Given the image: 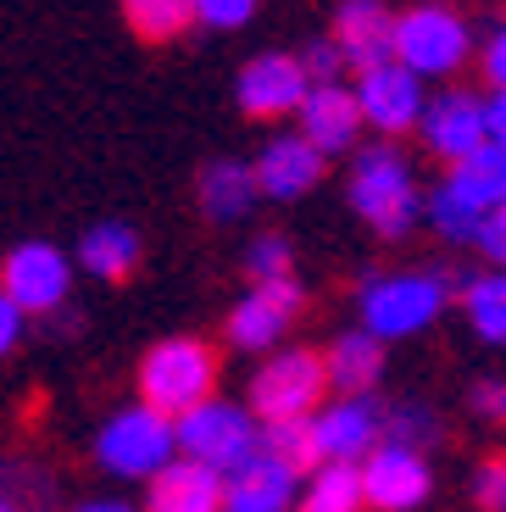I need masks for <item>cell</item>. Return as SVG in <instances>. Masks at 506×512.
Here are the masks:
<instances>
[{
  "label": "cell",
  "instance_id": "1",
  "mask_svg": "<svg viewBox=\"0 0 506 512\" xmlns=\"http://www.w3.org/2000/svg\"><path fill=\"white\" fill-rule=\"evenodd\" d=\"M345 195H351L356 218H362L373 234H384V240H401V234L423 218V206H429L418 195V173H412V162H406L390 140L356 151Z\"/></svg>",
  "mask_w": 506,
  "mask_h": 512
},
{
  "label": "cell",
  "instance_id": "2",
  "mask_svg": "<svg viewBox=\"0 0 506 512\" xmlns=\"http://www.w3.org/2000/svg\"><path fill=\"white\" fill-rule=\"evenodd\" d=\"M140 401L167 418H190L217 401V357L195 334H167L140 357Z\"/></svg>",
  "mask_w": 506,
  "mask_h": 512
},
{
  "label": "cell",
  "instance_id": "3",
  "mask_svg": "<svg viewBox=\"0 0 506 512\" xmlns=\"http://www.w3.org/2000/svg\"><path fill=\"white\" fill-rule=\"evenodd\" d=\"M451 301V279L434 268H401V273H379L367 279L356 295V312H362V329L379 334V340H412V334L434 329V318Z\"/></svg>",
  "mask_w": 506,
  "mask_h": 512
},
{
  "label": "cell",
  "instance_id": "4",
  "mask_svg": "<svg viewBox=\"0 0 506 512\" xmlns=\"http://www.w3.org/2000/svg\"><path fill=\"white\" fill-rule=\"evenodd\" d=\"M184 457L178 451V423L167 412L145 407H117L112 418L101 423V435H95V462H101L112 479H145L151 485L156 474H167L173 462Z\"/></svg>",
  "mask_w": 506,
  "mask_h": 512
},
{
  "label": "cell",
  "instance_id": "5",
  "mask_svg": "<svg viewBox=\"0 0 506 512\" xmlns=\"http://www.w3.org/2000/svg\"><path fill=\"white\" fill-rule=\"evenodd\" d=\"M334 390L323 351H273L262 368L251 373V412L262 423H301L323 412V396Z\"/></svg>",
  "mask_w": 506,
  "mask_h": 512
},
{
  "label": "cell",
  "instance_id": "6",
  "mask_svg": "<svg viewBox=\"0 0 506 512\" xmlns=\"http://www.w3.org/2000/svg\"><path fill=\"white\" fill-rule=\"evenodd\" d=\"M178 451L190 462H206L217 474H240L245 462L262 451V429H256V412L240 401H206L201 412L178 418Z\"/></svg>",
  "mask_w": 506,
  "mask_h": 512
},
{
  "label": "cell",
  "instance_id": "7",
  "mask_svg": "<svg viewBox=\"0 0 506 512\" xmlns=\"http://www.w3.org/2000/svg\"><path fill=\"white\" fill-rule=\"evenodd\" d=\"M468 56H473V34L451 6L423 0V6L401 12V23H395V62L401 67H412L418 78H451Z\"/></svg>",
  "mask_w": 506,
  "mask_h": 512
},
{
  "label": "cell",
  "instance_id": "8",
  "mask_svg": "<svg viewBox=\"0 0 506 512\" xmlns=\"http://www.w3.org/2000/svg\"><path fill=\"white\" fill-rule=\"evenodd\" d=\"M67 290H73V262H67L56 245L45 240H23L6 251V268H0V295L17 301L34 318H51L67 307Z\"/></svg>",
  "mask_w": 506,
  "mask_h": 512
},
{
  "label": "cell",
  "instance_id": "9",
  "mask_svg": "<svg viewBox=\"0 0 506 512\" xmlns=\"http://www.w3.org/2000/svg\"><path fill=\"white\" fill-rule=\"evenodd\" d=\"M418 140H423L429 156L462 167L468 156H479L484 145H490V101L462 95V90L434 95L429 112H423V123H418Z\"/></svg>",
  "mask_w": 506,
  "mask_h": 512
},
{
  "label": "cell",
  "instance_id": "10",
  "mask_svg": "<svg viewBox=\"0 0 506 512\" xmlns=\"http://www.w3.org/2000/svg\"><path fill=\"white\" fill-rule=\"evenodd\" d=\"M306 290L295 279H273V284H251V295H240L228 307V346L234 351H273L290 334L295 312H301Z\"/></svg>",
  "mask_w": 506,
  "mask_h": 512
},
{
  "label": "cell",
  "instance_id": "11",
  "mask_svg": "<svg viewBox=\"0 0 506 512\" xmlns=\"http://www.w3.org/2000/svg\"><path fill=\"white\" fill-rule=\"evenodd\" d=\"M356 101H362V117L373 134H418L423 112H429V95H423V78L401 62H384L373 73L356 78Z\"/></svg>",
  "mask_w": 506,
  "mask_h": 512
},
{
  "label": "cell",
  "instance_id": "12",
  "mask_svg": "<svg viewBox=\"0 0 506 512\" xmlns=\"http://www.w3.org/2000/svg\"><path fill=\"white\" fill-rule=\"evenodd\" d=\"M240 112L245 117H290L306 106L312 95V73H306L301 56H284V51H267V56H251L240 67Z\"/></svg>",
  "mask_w": 506,
  "mask_h": 512
},
{
  "label": "cell",
  "instance_id": "13",
  "mask_svg": "<svg viewBox=\"0 0 506 512\" xmlns=\"http://www.w3.org/2000/svg\"><path fill=\"white\" fill-rule=\"evenodd\" d=\"M362 490H367V507H373V512H412V507L429 501L434 468H429L423 451L379 446L373 457L362 462Z\"/></svg>",
  "mask_w": 506,
  "mask_h": 512
},
{
  "label": "cell",
  "instance_id": "14",
  "mask_svg": "<svg viewBox=\"0 0 506 512\" xmlns=\"http://www.w3.org/2000/svg\"><path fill=\"white\" fill-rule=\"evenodd\" d=\"M312 429L323 462H356L362 468L384 446V407H373V396H340L317 412Z\"/></svg>",
  "mask_w": 506,
  "mask_h": 512
},
{
  "label": "cell",
  "instance_id": "15",
  "mask_svg": "<svg viewBox=\"0 0 506 512\" xmlns=\"http://www.w3.org/2000/svg\"><path fill=\"white\" fill-rule=\"evenodd\" d=\"M395 23L384 0H340L334 12V45L345 51V62L356 73H373V67L395 62Z\"/></svg>",
  "mask_w": 506,
  "mask_h": 512
},
{
  "label": "cell",
  "instance_id": "16",
  "mask_svg": "<svg viewBox=\"0 0 506 512\" xmlns=\"http://www.w3.org/2000/svg\"><path fill=\"white\" fill-rule=\"evenodd\" d=\"M323 162L329 156L317 151L306 134H279L256 151V179H262L267 201H301L323 184Z\"/></svg>",
  "mask_w": 506,
  "mask_h": 512
},
{
  "label": "cell",
  "instance_id": "17",
  "mask_svg": "<svg viewBox=\"0 0 506 512\" xmlns=\"http://www.w3.org/2000/svg\"><path fill=\"white\" fill-rule=\"evenodd\" d=\"M362 128H367V117H362L356 90H345V84H312V95H306V106H301V134L317 151L345 156Z\"/></svg>",
  "mask_w": 506,
  "mask_h": 512
},
{
  "label": "cell",
  "instance_id": "18",
  "mask_svg": "<svg viewBox=\"0 0 506 512\" xmlns=\"http://www.w3.org/2000/svg\"><path fill=\"white\" fill-rule=\"evenodd\" d=\"M145 512H228V479L217 468H206V462L178 457L167 474L151 479Z\"/></svg>",
  "mask_w": 506,
  "mask_h": 512
},
{
  "label": "cell",
  "instance_id": "19",
  "mask_svg": "<svg viewBox=\"0 0 506 512\" xmlns=\"http://www.w3.org/2000/svg\"><path fill=\"white\" fill-rule=\"evenodd\" d=\"M256 195H262L256 162H240V156H217V162H206L201 184H195V201H201L206 223H245L256 212Z\"/></svg>",
  "mask_w": 506,
  "mask_h": 512
},
{
  "label": "cell",
  "instance_id": "20",
  "mask_svg": "<svg viewBox=\"0 0 506 512\" xmlns=\"http://www.w3.org/2000/svg\"><path fill=\"white\" fill-rule=\"evenodd\" d=\"M295 490H301V474L284 468L279 457L256 451L240 474H228V512H295L301 507Z\"/></svg>",
  "mask_w": 506,
  "mask_h": 512
},
{
  "label": "cell",
  "instance_id": "21",
  "mask_svg": "<svg viewBox=\"0 0 506 512\" xmlns=\"http://www.w3.org/2000/svg\"><path fill=\"white\" fill-rule=\"evenodd\" d=\"M323 362H329V379L340 396H373V384L384 379V340L367 329H345L329 340Z\"/></svg>",
  "mask_w": 506,
  "mask_h": 512
},
{
  "label": "cell",
  "instance_id": "22",
  "mask_svg": "<svg viewBox=\"0 0 506 512\" xmlns=\"http://www.w3.org/2000/svg\"><path fill=\"white\" fill-rule=\"evenodd\" d=\"M78 268L101 284H123L128 273L140 268V234L128 229V223H95V229H84Z\"/></svg>",
  "mask_w": 506,
  "mask_h": 512
},
{
  "label": "cell",
  "instance_id": "23",
  "mask_svg": "<svg viewBox=\"0 0 506 512\" xmlns=\"http://www.w3.org/2000/svg\"><path fill=\"white\" fill-rule=\"evenodd\" d=\"M367 490H362V468L356 462H323L301 490L295 512H362Z\"/></svg>",
  "mask_w": 506,
  "mask_h": 512
},
{
  "label": "cell",
  "instance_id": "24",
  "mask_svg": "<svg viewBox=\"0 0 506 512\" xmlns=\"http://www.w3.org/2000/svg\"><path fill=\"white\" fill-rule=\"evenodd\" d=\"M462 312H468V329L479 340L506 346V268H490L462 284Z\"/></svg>",
  "mask_w": 506,
  "mask_h": 512
},
{
  "label": "cell",
  "instance_id": "25",
  "mask_svg": "<svg viewBox=\"0 0 506 512\" xmlns=\"http://www.w3.org/2000/svg\"><path fill=\"white\" fill-rule=\"evenodd\" d=\"M451 184L479 206L484 218L506 206V151L501 145H484L479 156H468L462 167H451Z\"/></svg>",
  "mask_w": 506,
  "mask_h": 512
},
{
  "label": "cell",
  "instance_id": "26",
  "mask_svg": "<svg viewBox=\"0 0 506 512\" xmlns=\"http://www.w3.org/2000/svg\"><path fill=\"white\" fill-rule=\"evenodd\" d=\"M423 218H429V223H434V234H440V240H451V245H479V240H484V223H490V218L479 212V206L468 201V195L456 190L451 179H445L440 190L429 195Z\"/></svg>",
  "mask_w": 506,
  "mask_h": 512
},
{
  "label": "cell",
  "instance_id": "27",
  "mask_svg": "<svg viewBox=\"0 0 506 512\" xmlns=\"http://www.w3.org/2000/svg\"><path fill=\"white\" fill-rule=\"evenodd\" d=\"M445 440V418L429 407V401L406 396L384 407V446H406V451H429Z\"/></svg>",
  "mask_w": 506,
  "mask_h": 512
},
{
  "label": "cell",
  "instance_id": "28",
  "mask_svg": "<svg viewBox=\"0 0 506 512\" xmlns=\"http://www.w3.org/2000/svg\"><path fill=\"white\" fill-rule=\"evenodd\" d=\"M123 23L151 45H167L201 17H195V0H123Z\"/></svg>",
  "mask_w": 506,
  "mask_h": 512
},
{
  "label": "cell",
  "instance_id": "29",
  "mask_svg": "<svg viewBox=\"0 0 506 512\" xmlns=\"http://www.w3.org/2000/svg\"><path fill=\"white\" fill-rule=\"evenodd\" d=\"M262 451H267V457H279L284 468H295V474H306V479L323 468L312 418H301V423H262Z\"/></svg>",
  "mask_w": 506,
  "mask_h": 512
},
{
  "label": "cell",
  "instance_id": "30",
  "mask_svg": "<svg viewBox=\"0 0 506 512\" xmlns=\"http://www.w3.org/2000/svg\"><path fill=\"white\" fill-rule=\"evenodd\" d=\"M295 245L284 240V234H256L251 245H245V273H251L256 284H273V279H295Z\"/></svg>",
  "mask_w": 506,
  "mask_h": 512
},
{
  "label": "cell",
  "instance_id": "31",
  "mask_svg": "<svg viewBox=\"0 0 506 512\" xmlns=\"http://www.w3.org/2000/svg\"><path fill=\"white\" fill-rule=\"evenodd\" d=\"M468 496L479 512H506V457H484L468 474Z\"/></svg>",
  "mask_w": 506,
  "mask_h": 512
},
{
  "label": "cell",
  "instance_id": "32",
  "mask_svg": "<svg viewBox=\"0 0 506 512\" xmlns=\"http://www.w3.org/2000/svg\"><path fill=\"white\" fill-rule=\"evenodd\" d=\"M468 412L484 423H501L506 418V379L501 373H479V379L468 384Z\"/></svg>",
  "mask_w": 506,
  "mask_h": 512
},
{
  "label": "cell",
  "instance_id": "33",
  "mask_svg": "<svg viewBox=\"0 0 506 512\" xmlns=\"http://www.w3.org/2000/svg\"><path fill=\"white\" fill-rule=\"evenodd\" d=\"M195 17L212 28H240L256 17V0H195Z\"/></svg>",
  "mask_w": 506,
  "mask_h": 512
},
{
  "label": "cell",
  "instance_id": "34",
  "mask_svg": "<svg viewBox=\"0 0 506 512\" xmlns=\"http://www.w3.org/2000/svg\"><path fill=\"white\" fill-rule=\"evenodd\" d=\"M301 62H306V73H312V84H340V67H345V51L334 45V34L329 39H317L312 51H301Z\"/></svg>",
  "mask_w": 506,
  "mask_h": 512
},
{
  "label": "cell",
  "instance_id": "35",
  "mask_svg": "<svg viewBox=\"0 0 506 512\" xmlns=\"http://www.w3.org/2000/svg\"><path fill=\"white\" fill-rule=\"evenodd\" d=\"M479 73H484V84H490L495 95L506 90V28H495V34L484 39V51H479Z\"/></svg>",
  "mask_w": 506,
  "mask_h": 512
},
{
  "label": "cell",
  "instance_id": "36",
  "mask_svg": "<svg viewBox=\"0 0 506 512\" xmlns=\"http://www.w3.org/2000/svg\"><path fill=\"white\" fill-rule=\"evenodd\" d=\"M23 318H28V312L17 307V301H6V295H0V351H6V357L23 346Z\"/></svg>",
  "mask_w": 506,
  "mask_h": 512
},
{
  "label": "cell",
  "instance_id": "37",
  "mask_svg": "<svg viewBox=\"0 0 506 512\" xmlns=\"http://www.w3.org/2000/svg\"><path fill=\"white\" fill-rule=\"evenodd\" d=\"M479 251L490 256L495 268H506V206H501V212H490V223H484V240H479Z\"/></svg>",
  "mask_w": 506,
  "mask_h": 512
},
{
  "label": "cell",
  "instance_id": "38",
  "mask_svg": "<svg viewBox=\"0 0 506 512\" xmlns=\"http://www.w3.org/2000/svg\"><path fill=\"white\" fill-rule=\"evenodd\" d=\"M490 145H501V151H506V90L490 95Z\"/></svg>",
  "mask_w": 506,
  "mask_h": 512
},
{
  "label": "cell",
  "instance_id": "39",
  "mask_svg": "<svg viewBox=\"0 0 506 512\" xmlns=\"http://www.w3.org/2000/svg\"><path fill=\"white\" fill-rule=\"evenodd\" d=\"M67 512H134V507L117 501V496H95V501H78V507H67Z\"/></svg>",
  "mask_w": 506,
  "mask_h": 512
},
{
  "label": "cell",
  "instance_id": "40",
  "mask_svg": "<svg viewBox=\"0 0 506 512\" xmlns=\"http://www.w3.org/2000/svg\"><path fill=\"white\" fill-rule=\"evenodd\" d=\"M0 512H28V501L17 496V490H6V496H0Z\"/></svg>",
  "mask_w": 506,
  "mask_h": 512
}]
</instances>
